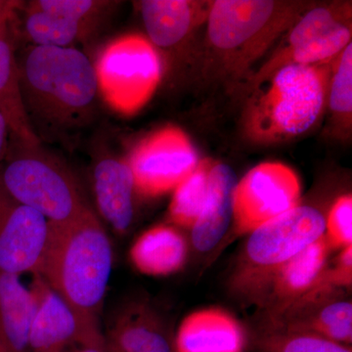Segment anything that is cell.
Here are the masks:
<instances>
[{
    "mask_svg": "<svg viewBox=\"0 0 352 352\" xmlns=\"http://www.w3.org/2000/svg\"><path fill=\"white\" fill-rule=\"evenodd\" d=\"M25 116L43 142H73L96 117V67L76 47L28 44L17 53Z\"/></svg>",
    "mask_w": 352,
    "mask_h": 352,
    "instance_id": "obj_1",
    "label": "cell"
},
{
    "mask_svg": "<svg viewBox=\"0 0 352 352\" xmlns=\"http://www.w3.org/2000/svg\"><path fill=\"white\" fill-rule=\"evenodd\" d=\"M312 6L289 0L210 1L204 76L230 85L248 82L252 65Z\"/></svg>",
    "mask_w": 352,
    "mask_h": 352,
    "instance_id": "obj_2",
    "label": "cell"
},
{
    "mask_svg": "<svg viewBox=\"0 0 352 352\" xmlns=\"http://www.w3.org/2000/svg\"><path fill=\"white\" fill-rule=\"evenodd\" d=\"M113 258L110 238L89 208L66 223L50 224L47 245L36 274L82 318L98 320Z\"/></svg>",
    "mask_w": 352,
    "mask_h": 352,
    "instance_id": "obj_3",
    "label": "cell"
},
{
    "mask_svg": "<svg viewBox=\"0 0 352 352\" xmlns=\"http://www.w3.org/2000/svg\"><path fill=\"white\" fill-rule=\"evenodd\" d=\"M333 62L287 65L252 87L244 113L247 138L272 144L311 129L325 109Z\"/></svg>",
    "mask_w": 352,
    "mask_h": 352,
    "instance_id": "obj_4",
    "label": "cell"
},
{
    "mask_svg": "<svg viewBox=\"0 0 352 352\" xmlns=\"http://www.w3.org/2000/svg\"><path fill=\"white\" fill-rule=\"evenodd\" d=\"M0 186L50 224H63L89 208L72 170L43 148L11 135L0 164Z\"/></svg>",
    "mask_w": 352,
    "mask_h": 352,
    "instance_id": "obj_5",
    "label": "cell"
},
{
    "mask_svg": "<svg viewBox=\"0 0 352 352\" xmlns=\"http://www.w3.org/2000/svg\"><path fill=\"white\" fill-rule=\"evenodd\" d=\"M326 217L318 208L298 206L249 234L237 283L252 296L273 271L325 236Z\"/></svg>",
    "mask_w": 352,
    "mask_h": 352,
    "instance_id": "obj_6",
    "label": "cell"
},
{
    "mask_svg": "<svg viewBox=\"0 0 352 352\" xmlns=\"http://www.w3.org/2000/svg\"><path fill=\"white\" fill-rule=\"evenodd\" d=\"M351 1L314 4L285 34L283 43L270 60L252 74L251 89L277 69L287 65L333 63L351 43Z\"/></svg>",
    "mask_w": 352,
    "mask_h": 352,
    "instance_id": "obj_7",
    "label": "cell"
},
{
    "mask_svg": "<svg viewBox=\"0 0 352 352\" xmlns=\"http://www.w3.org/2000/svg\"><path fill=\"white\" fill-rule=\"evenodd\" d=\"M300 194V178L286 164L266 162L254 166L236 187L233 214L236 232L250 234L298 207Z\"/></svg>",
    "mask_w": 352,
    "mask_h": 352,
    "instance_id": "obj_8",
    "label": "cell"
},
{
    "mask_svg": "<svg viewBox=\"0 0 352 352\" xmlns=\"http://www.w3.org/2000/svg\"><path fill=\"white\" fill-rule=\"evenodd\" d=\"M325 271L314 288L295 302L272 311L270 330L314 333L344 346L352 342V303Z\"/></svg>",
    "mask_w": 352,
    "mask_h": 352,
    "instance_id": "obj_9",
    "label": "cell"
},
{
    "mask_svg": "<svg viewBox=\"0 0 352 352\" xmlns=\"http://www.w3.org/2000/svg\"><path fill=\"white\" fill-rule=\"evenodd\" d=\"M127 162L136 192L157 197L175 190L200 161L184 132L166 129L142 141Z\"/></svg>",
    "mask_w": 352,
    "mask_h": 352,
    "instance_id": "obj_10",
    "label": "cell"
},
{
    "mask_svg": "<svg viewBox=\"0 0 352 352\" xmlns=\"http://www.w3.org/2000/svg\"><path fill=\"white\" fill-rule=\"evenodd\" d=\"M50 223L36 210L14 200L0 186V272H38Z\"/></svg>",
    "mask_w": 352,
    "mask_h": 352,
    "instance_id": "obj_11",
    "label": "cell"
},
{
    "mask_svg": "<svg viewBox=\"0 0 352 352\" xmlns=\"http://www.w3.org/2000/svg\"><path fill=\"white\" fill-rule=\"evenodd\" d=\"M31 289L36 307L29 336V352H66L100 333L98 320L80 316L45 281L34 274Z\"/></svg>",
    "mask_w": 352,
    "mask_h": 352,
    "instance_id": "obj_12",
    "label": "cell"
},
{
    "mask_svg": "<svg viewBox=\"0 0 352 352\" xmlns=\"http://www.w3.org/2000/svg\"><path fill=\"white\" fill-rule=\"evenodd\" d=\"M210 1L143 0L139 11L155 50L173 63L192 36L207 22Z\"/></svg>",
    "mask_w": 352,
    "mask_h": 352,
    "instance_id": "obj_13",
    "label": "cell"
},
{
    "mask_svg": "<svg viewBox=\"0 0 352 352\" xmlns=\"http://www.w3.org/2000/svg\"><path fill=\"white\" fill-rule=\"evenodd\" d=\"M105 61L113 64V95L129 110L144 104L161 80L159 52L144 38L132 36L116 44Z\"/></svg>",
    "mask_w": 352,
    "mask_h": 352,
    "instance_id": "obj_14",
    "label": "cell"
},
{
    "mask_svg": "<svg viewBox=\"0 0 352 352\" xmlns=\"http://www.w3.org/2000/svg\"><path fill=\"white\" fill-rule=\"evenodd\" d=\"M331 250L324 236L273 271L254 296L272 311L295 302L320 280L327 270Z\"/></svg>",
    "mask_w": 352,
    "mask_h": 352,
    "instance_id": "obj_15",
    "label": "cell"
},
{
    "mask_svg": "<svg viewBox=\"0 0 352 352\" xmlns=\"http://www.w3.org/2000/svg\"><path fill=\"white\" fill-rule=\"evenodd\" d=\"M107 352H175L157 312L144 302H131L116 312L103 333Z\"/></svg>",
    "mask_w": 352,
    "mask_h": 352,
    "instance_id": "obj_16",
    "label": "cell"
},
{
    "mask_svg": "<svg viewBox=\"0 0 352 352\" xmlns=\"http://www.w3.org/2000/svg\"><path fill=\"white\" fill-rule=\"evenodd\" d=\"M173 346L175 352H243L245 333L229 312L206 308L183 319Z\"/></svg>",
    "mask_w": 352,
    "mask_h": 352,
    "instance_id": "obj_17",
    "label": "cell"
},
{
    "mask_svg": "<svg viewBox=\"0 0 352 352\" xmlns=\"http://www.w3.org/2000/svg\"><path fill=\"white\" fill-rule=\"evenodd\" d=\"M97 210L116 233L126 234L134 219V198L138 193L129 162L106 156L94 168Z\"/></svg>",
    "mask_w": 352,
    "mask_h": 352,
    "instance_id": "obj_18",
    "label": "cell"
},
{
    "mask_svg": "<svg viewBox=\"0 0 352 352\" xmlns=\"http://www.w3.org/2000/svg\"><path fill=\"white\" fill-rule=\"evenodd\" d=\"M238 178L232 168L214 163L208 177L207 197L192 227L191 241L197 252L212 251L223 240L234 214Z\"/></svg>",
    "mask_w": 352,
    "mask_h": 352,
    "instance_id": "obj_19",
    "label": "cell"
},
{
    "mask_svg": "<svg viewBox=\"0 0 352 352\" xmlns=\"http://www.w3.org/2000/svg\"><path fill=\"white\" fill-rule=\"evenodd\" d=\"M188 244L179 230L157 226L141 234L132 245L129 258L139 272L149 276H168L184 267Z\"/></svg>",
    "mask_w": 352,
    "mask_h": 352,
    "instance_id": "obj_20",
    "label": "cell"
},
{
    "mask_svg": "<svg viewBox=\"0 0 352 352\" xmlns=\"http://www.w3.org/2000/svg\"><path fill=\"white\" fill-rule=\"evenodd\" d=\"M36 300L19 275L0 272V335L6 352H29Z\"/></svg>",
    "mask_w": 352,
    "mask_h": 352,
    "instance_id": "obj_21",
    "label": "cell"
},
{
    "mask_svg": "<svg viewBox=\"0 0 352 352\" xmlns=\"http://www.w3.org/2000/svg\"><path fill=\"white\" fill-rule=\"evenodd\" d=\"M12 22L0 24V113L14 138L43 144L32 132L23 105Z\"/></svg>",
    "mask_w": 352,
    "mask_h": 352,
    "instance_id": "obj_22",
    "label": "cell"
},
{
    "mask_svg": "<svg viewBox=\"0 0 352 352\" xmlns=\"http://www.w3.org/2000/svg\"><path fill=\"white\" fill-rule=\"evenodd\" d=\"M22 34L28 44L51 47H76L96 32L87 25L23 6Z\"/></svg>",
    "mask_w": 352,
    "mask_h": 352,
    "instance_id": "obj_23",
    "label": "cell"
},
{
    "mask_svg": "<svg viewBox=\"0 0 352 352\" xmlns=\"http://www.w3.org/2000/svg\"><path fill=\"white\" fill-rule=\"evenodd\" d=\"M214 164L210 160L199 162L195 170L173 190L168 214L175 226L192 228L195 224L207 197L208 177Z\"/></svg>",
    "mask_w": 352,
    "mask_h": 352,
    "instance_id": "obj_24",
    "label": "cell"
},
{
    "mask_svg": "<svg viewBox=\"0 0 352 352\" xmlns=\"http://www.w3.org/2000/svg\"><path fill=\"white\" fill-rule=\"evenodd\" d=\"M118 1L110 0H34L25 6L53 14L97 30L112 15Z\"/></svg>",
    "mask_w": 352,
    "mask_h": 352,
    "instance_id": "obj_25",
    "label": "cell"
},
{
    "mask_svg": "<svg viewBox=\"0 0 352 352\" xmlns=\"http://www.w3.org/2000/svg\"><path fill=\"white\" fill-rule=\"evenodd\" d=\"M329 107L336 126L351 129L352 113V44L342 50L333 65L329 83Z\"/></svg>",
    "mask_w": 352,
    "mask_h": 352,
    "instance_id": "obj_26",
    "label": "cell"
},
{
    "mask_svg": "<svg viewBox=\"0 0 352 352\" xmlns=\"http://www.w3.org/2000/svg\"><path fill=\"white\" fill-rule=\"evenodd\" d=\"M258 342L265 352H352L349 346L308 333L267 329Z\"/></svg>",
    "mask_w": 352,
    "mask_h": 352,
    "instance_id": "obj_27",
    "label": "cell"
},
{
    "mask_svg": "<svg viewBox=\"0 0 352 352\" xmlns=\"http://www.w3.org/2000/svg\"><path fill=\"white\" fill-rule=\"evenodd\" d=\"M325 237L332 249L352 245V196L346 194L333 204L326 219Z\"/></svg>",
    "mask_w": 352,
    "mask_h": 352,
    "instance_id": "obj_28",
    "label": "cell"
},
{
    "mask_svg": "<svg viewBox=\"0 0 352 352\" xmlns=\"http://www.w3.org/2000/svg\"><path fill=\"white\" fill-rule=\"evenodd\" d=\"M74 351L69 352H107L104 344L103 333H98L92 336L89 339L83 340L80 344L72 346Z\"/></svg>",
    "mask_w": 352,
    "mask_h": 352,
    "instance_id": "obj_29",
    "label": "cell"
},
{
    "mask_svg": "<svg viewBox=\"0 0 352 352\" xmlns=\"http://www.w3.org/2000/svg\"><path fill=\"white\" fill-rule=\"evenodd\" d=\"M24 3V1L17 0H0V24L15 19Z\"/></svg>",
    "mask_w": 352,
    "mask_h": 352,
    "instance_id": "obj_30",
    "label": "cell"
},
{
    "mask_svg": "<svg viewBox=\"0 0 352 352\" xmlns=\"http://www.w3.org/2000/svg\"><path fill=\"white\" fill-rule=\"evenodd\" d=\"M9 138H10V129H9L6 118L0 113V164L6 156Z\"/></svg>",
    "mask_w": 352,
    "mask_h": 352,
    "instance_id": "obj_31",
    "label": "cell"
},
{
    "mask_svg": "<svg viewBox=\"0 0 352 352\" xmlns=\"http://www.w3.org/2000/svg\"><path fill=\"white\" fill-rule=\"evenodd\" d=\"M0 352H6L4 347L3 342H2L1 335H0Z\"/></svg>",
    "mask_w": 352,
    "mask_h": 352,
    "instance_id": "obj_32",
    "label": "cell"
}]
</instances>
